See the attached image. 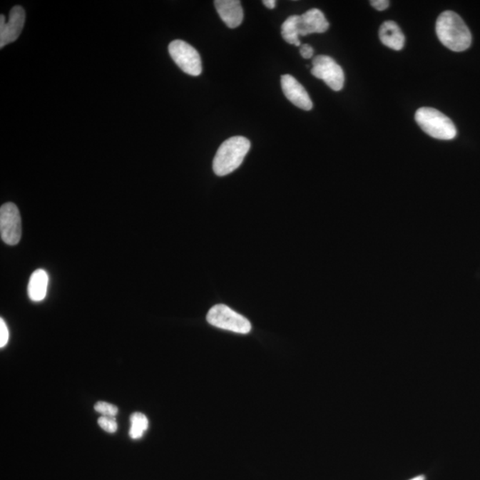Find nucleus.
<instances>
[{"label": "nucleus", "instance_id": "5", "mask_svg": "<svg viewBox=\"0 0 480 480\" xmlns=\"http://www.w3.org/2000/svg\"><path fill=\"white\" fill-rule=\"evenodd\" d=\"M168 51L172 59L186 74L195 76V77L201 74V57L193 46L178 39L169 44Z\"/></svg>", "mask_w": 480, "mask_h": 480}, {"label": "nucleus", "instance_id": "15", "mask_svg": "<svg viewBox=\"0 0 480 480\" xmlns=\"http://www.w3.org/2000/svg\"><path fill=\"white\" fill-rule=\"evenodd\" d=\"M149 422L147 417L142 413H135L131 417V428H130L129 435L133 439L142 438L144 432L147 431Z\"/></svg>", "mask_w": 480, "mask_h": 480}, {"label": "nucleus", "instance_id": "20", "mask_svg": "<svg viewBox=\"0 0 480 480\" xmlns=\"http://www.w3.org/2000/svg\"><path fill=\"white\" fill-rule=\"evenodd\" d=\"M300 53L303 58L310 59L313 56L314 50L312 46L305 44L301 46Z\"/></svg>", "mask_w": 480, "mask_h": 480}, {"label": "nucleus", "instance_id": "2", "mask_svg": "<svg viewBox=\"0 0 480 480\" xmlns=\"http://www.w3.org/2000/svg\"><path fill=\"white\" fill-rule=\"evenodd\" d=\"M249 140L243 136H234L226 140L215 154L213 169L218 176H225L235 171L250 150Z\"/></svg>", "mask_w": 480, "mask_h": 480}, {"label": "nucleus", "instance_id": "3", "mask_svg": "<svg viewBox=\"0 0 480 480\" xmlns=\"http://www.w3.org/2000/svg\"><path fill=\"white\" fill-rule=\"evenodd\" d=\"M416 121L420 128L433 138L452 140L456 136V128L449 117L433 108L417 110Z\"/></svg>", "mask_w": 480, "mask_h": 480}, {"label": "nucleus", "instance_id": "11", "mask_svg": "<svg viewBox=\"0 0 480 480\" xmlns=\"http://www.w3.org/2000/svg\"><path fill=\"white\" fill-rule=\"evenodd\" d=\"M215 6L220 17L229 28L239 27L243 21L244 12L239 0H216Z\"/></svg>", "mask_w": 480, "mask_h": 480}, {"label": "nucleus", "instance_id": "14", "mask_svg": "<svg viewBox=\"0 0 480 480\" xmlns=\"http://www.w3.org/2000/svg\"><path fill=\"white\" fill-rule=\"evenodd\" d=\"M297 21L298 16L288 17L281 26V35L288 44L300 46L301 42L299 41Z\"/></svg>", "mask_w": 480, "mask_h": 480}, {"label": "nucleus", "instance_id": "1", "mask_svg": "<svg viewBox=\"0 0 480 480\" xmlns=\"http://www.w3.org/2000/svg\"><path fill=\"white\" fill-rule=\"evenodd\" d=\"M436 32L439 41L454 52H463L471 45V34L460 16L445 11L436 20Z\"/></svg>", "mask_w": 480, "mask_h": 480}, {"label": "nucleus", "instance_id": "22", "mask_svg": "<svg viewBox=\"0 0 480 480\" xmlns=\"http://www.w3.org/2000/svg\"><path fill=\"white\" fill-rule=\"evenodd\" d=\"M410 480H425V478H424V476L422 475V476H417V477L414 478V479H410Z\"/></svg>", "mask_w": 480, "mask_h": 480}, {"label": "nucleus", "instance_id": "16", "mask_svg": "<svg viewBox=\"0 0 480 480\" xmlns=\"http://www.w3.org/2000/svg\"><path fill=\"white\" fill-rule=\"evenodd\" d=\"M95 409L96 412L102 414L103 417H115L117 416L118 409L116 406L107 402H98L96 404Z\"/></svg>", "mask_w": 480, "mask_h": 480}, {"label": "nucleus", "instance_id": "21", "mask_svg": "<svg viewBox=\"0 0 480 480\" xmlns=\"http://www.w3.org/2000/svg\"><path fill=\"white\" fill-rule=\"evenodd\" d=\"M262 3L265 4V6L268 7L270 9H274L276 7L275 0H263Z\"/></svg>", "mask_w": 480, "mask_h": 480}, {"label": "nucleus", "instance_id": "13", "mask_svg": "<svg viewBox=\"0 0 480 480\" xmlns=\"http://www.w3.org/2000/svg\"><path fill=\"white\" fill-rule=\"evenodd\" d=\"M48 275L44 270H35L28 285V295L31 301L41 302L48 293Z\"/></svg>", "mask_w": 480, "mask_h": 480}, {"label": "nucleus", "instance_id": "17", "mask_svg": "<svg viewBox=\"0 0 480 480\" xmlns=\"http://www.w3.org/2000/svg\"><path fill=\"white\" fill-rule=\"evenodd\" d=\"M98 424L104 431L110 433L117 432L118 424L115 417H102L99 418Z\"/></svg>", "mask_w": 480, "mask_h": 480}, {"label": "nucleus", "instance_id": "8", "mask_svg": "<svg viewBox=\"0 0 480 480\" xmlns=\"http://www.w3.org/2000/svg\"><path fill=\"white\" fill-rule=\"evenodd\" d=\"M25 24V11L23 7L16 6L11 9L9 21L5 16H0V48L16 41Z\"/></svg>", "mask_w": 480, "mask_h": 480}, {"label": "nucleus", "instance_id": "12", "mask_svg": "<svg viewBox=\"0 0 480 480\" xmlns=\"http://www.w3.org/2000/svg\"><path fill=\"white\" fill-rule=\"evenodd\" d=\"M382 44L387 48L399 51L405 45V36L398 24L393 21H386L379 31Z\"/></svg>", "mask_w": 480, "mask_h": 480}, {"label": "nucleus", "instance_id": "6", "mask_svg": "<svg viewBox=\"0 0 480 480\" xmlns=\"http://www.w3.org/2000/svg\"><path fill=\"white\" fill-rule=\"evenodd\" d=\"M312 74L317 78L322 79L334 91H340L344 88V72L330 56H316L312 61Z\"/></svg>", "mask_w": 480, "mask_h": 480}, {"label": "nucleus", "instance_id": "4", "mask_svg": "<svg viewBox=\"0 0 480 480\" xmlns=\"http://www.w3.org/2000/svg\"><path fill=\"white\" fill-rule=\"evenodd\" d=\"M207 320L212 326L234 333L248 334L252 330L247 319L225 305L212 307L208 313Z\"/></svg>", "mask_w": 480, "mask_h": 480}, {"label": "nucleus", "instance_id": "10", "mask_svg": "<svg viewBox=\"0 0 480 480\" xmlns=\"http://www.w3.org/2000/svg\"><path fill=\"white\" fill-rule=\"evenodd\" d=\"M297 26L299 36H307L324 34L330 28V23L320 10L313 9L307 11L302 16H298Z\"/></svg>", "mask_w": 480, "mask_h": 480}, {"label": "nucleus", "instance_id": "19", "mask_svg": "<svg viewBox=\"0 0 480 480\" xmlns=\"http://www.w3.org/2000/svg\"><path fill=\"white\" fill-rule=\"evenodd\" d=\"M371 6L378 11H384L389 6L388 0H372Z\"/></svg>", "mask_w": 480, "mask_h": 480}, {"label": "nucleus", "instance_id": "7", "mask_svg": "<svg viewBox=\"0 0 480 480\" xmlns=\"http://www.w3.org/2000/svg\"><path fill=\"white\" fill-rule=\"evenodd\" d=\"M0 234L6 244L16 245L21 238L19 209L14 203L4 204L0 208Z\"/></svg>", "mask_w": 480, "mask_h": 480}, {"label": "nucleus", "instance_id": "9", "mask_svg": "<svg viewBox=\"0 0 480 480\" xmlns=\"http://www.w3.org/2000/svg\"><path fill=\"white\" fill-rule=\"evenodd\" d=\"M281 88H282L284 95L294 106L305 111L312 109L313 103L309 93L293 76L283 75L281 77Z\"/></svg>", "mask_w": 480, "mask_h": 480}, {"label": "nucleus", "instance_id": "18", "mask_svg": "<svg viewBox=\"0 0 480 480\" xmlns=\"http://www.w3.org/2000/svg\"><path fill=\"white\" fill-rule=\"evenodd\" d=\"M9 340V328L3 319H0V347H5Z\"/></svg>", "mask_w": 480, "mask_h": 480}]
</instances>
